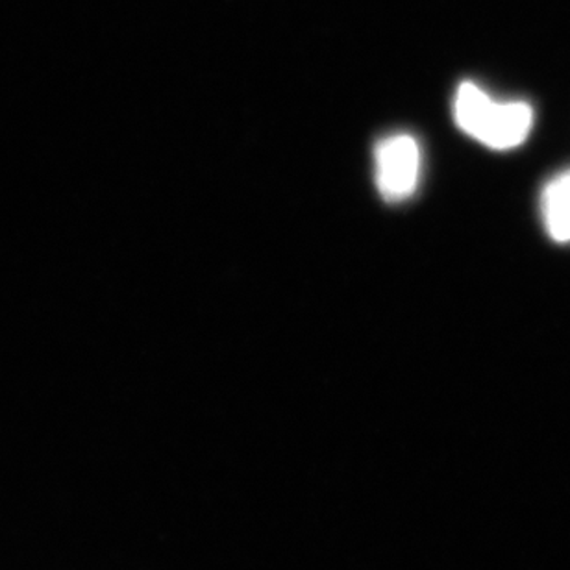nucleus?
<instances>
[{
	"instance_id": "f257e3e1",
	"label": "nucleus",
	"mask_w": 570,
	"mask_h": 570,
	"mask_svg": "<svg viewBox=\"0 0 570 570\" xmlns=\"http://www.w3.org/2000/svg\"><path fill=\"white\" fill-rule=\"evenodd\" d=\"M458 127L494 150L519 147L532 130V106L522 100L500 102L476 83L463 82L454 99Z\"/></svg>"
},
{
	"instance_id": "f03ea898",
	"label": "nucleus",
	"mask_w": 570,
	"mask_h": 570,
	"mask_svg": "<svg viewBox=\"0 0 570 570\" xmlns=\"http://www.w3.org/2000/svg\"><path fill=\"white\" fill-rule=\"evenodd\" d=\"M421 173V148L407 134L391 136L376 147V181L382 197L401 203L412 197Z\"/></svg>"
},
{
	"instance_id": "7ed1b4c3",
	"label": "nucleus",
	"mask_w": 570,
	"mask_h": 570,
	"mask_svg": "<svg viewBox=\"0 0 570 570\" xmlns=\"http://www.w3.org/2000/svg\"><path fill=\"white\" fill-rule=\"evenodd\" d=\"M544 228L554 242L570 243V169L547 184L541 195Z\"/></svg>"
}]
</instances>
